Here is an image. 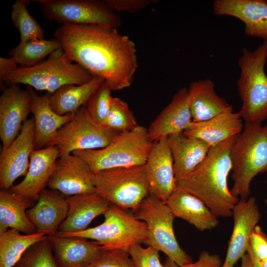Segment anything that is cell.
I'll list each match as a JSON object with an SVG mask.
<instances>
[{"mask_svg":"<svg viewBox=\"0 0 267 267\" xmlns=\"http://www.w3.org/2000/svg\"><path fill=\"white\" fill-rule=\"evenodd\" d=\"M50 21L63 25H95L117 29L121 25L118 13L104 0H33Z\"/></svg>","mask_w":267,"mask_h":267,"instance_id":"cell-10","label":"cell"},{"mask_svg":"<svg viewBox=\"0 0 267 267\" xmlns=\"http://www.w3.org/2000/svg\"><path fill=\"white\" fill-rule=\"evenodd\" d=\"M105 81L95 76L82 85H67L50 95L49 103L52 109L60 115L75 113L86 106L89 99L101 84Z\"/></svg>","mask_w":267,"mask_h":267,"instance_id":"cell-29","label":"cell"},{"mask_svg":"<svg viewBox=\"0 0 267 267\" xmlns=\"http://www.w3.org/2000/svg\"><path fill=\"white\" fill-rule=\"evenodd\" d=\"M128 252L134 267H164L159 260V251L154 247L143 248L140 244H136Z\"/></svg>","mask_w":267,"mask_h":267,"instance_id":"cell-37","label":"cell"},{"mask_svg":"<svg viewBox=\"0 0 267 267\" xmlns=\"http://www.w3.org/2000/svg\"><path fill=\"white\" fill-rule=\"evenodd\" d=\"M222 263L217 254H212L207 251L200 253L199 258L195 262L178 266L168 257L163 265L164 267H221Z\"/></svg>","mask_w":267,"mask_h":267,"instance_id":"cell-40","label":"cell"},{"mask_svg":"<svg viewBox=\"0 0 267 267\" xmlns=\"http://www.w3.org/2000/svg\"><path fill=\"white\" fill-rule=\"evenodd\" d=\"M60 48L56 39L44 38L20 42L8 54L21 67H31L46 59L51 53Z\"/></svg>","mask_w":267,"mask_h":267,"instance_id":"cell-31","label":"cell"},{"mask_svg":"<svg viewBox=\"0 0 267 267\" xmlns=\"http://www.w3.org/2000/svg\"><path fill=\"white\" fill-rule=\"evenodd\" d=\"M59 157V151L54 146L35 149L31 154L28 170L24 178L8 191L36 201L40 193L48 185Z\"/></svg>","mask_w":267,"mask_h":267,"instance_id":"cell-17","label":"cell"},{"mask_svg":"<svg viewBox=\"0 0 267 267\" xmlns=\"http://www.w3.org/2000/svg\"><path fill=\"white\" fill-rule=\"evenodd\" d=\"M176 181L191 173L205 159L211 147L204 140L183 132L168 136Z\"/></svg>","mask_w":267,"mask_h":267,"instance_id":"cell-26","label":"cell"},{"mask_svg":"<svg viewBox=\"0 0 267 267\" xmlns=\"http://www.w3.org/2000/svg\"><path fill=\"white\" fill-rule=\"evenodd\" d=\"M231 156L233 184L230 191L235 197L246 200L252 179L259 174L267 173V123L245 122Z\"/></svg>","mask_w":267,"mask_h":267,"instance_id":"cell-3","label":"cell"},{"mask_svg":"<svg viewBox=\"0 0 267 267\" xmlns=\"http://www.w3.org/2000/svg\"><path fill=\"white\" fill-rule=\"evenodd\" d=\"M95 76L77 63H73L59 48L46 59L31 67L19 66L0 79L2 89L6 85L24 84L50 94L67 85H82Z\"/></svg>","mask_w":267,"mask_h":267,"instance_id":"cell-4","label":"cell"},{"mask_svg":"<svg viewBox=\"0 0 267 267\" xmlns=\"http://www.w3.org/2000/svg\"><path fill=\"white\" fill-rule=\"evenodd\" d=\"M134 212L135 217L147 226L144 244L161 251L178 266L192 262L176 239L174 230L175 217L165 202L150 194Z\"/></svg>","mask_w":267,"mask_h":267,"instance_id":"cell-8","label":"cell"},{"mask_svg":"<svg viewBox=\"0 0 267 267\" xmlns=\"http://www.w3.org/2000/svg\"><path fill=\"white\" fill-rule=\"evenodd\" d=\"M19 232L10 228L0 233V267H15L30 246L46 237L38 232L23 235Z\"/></svg>","mask_w":267,"mask_h":267,"instance_id":"cell-30","label":"cell"},{"mask_svg":"<svg viewBox=\"0 0 267 267\" xmlns=\"http://www.w3.org/2000/svg\"><path fill=\"white\" fill-rule=\"evenodd\" d=\"M240 267H252L250 256L247 253L241 258Z\"/></svg>","mask_w":267,"mask_h":267,"instance_id":"cell-42","label":"cell"},{"mask_svg":"<svg viewBox=\"0 0 267 267\" xmlns=\"http://www.w3.org/2000/svg\"><path fill=\"white\" fill-rule=\"evenodd\" d=\"M259 262L261 267H267V259Z\"/></svg>","mask_w":267,"mask_h":267,"instance_id":"cell-43","label":"cell"},{"mask_svg":"<svg viewBox=\"0 0 267 267\" xmlns=\"http://www.w3.org/2000/svg\"><path fill=\"white\" fill-rule=\"evenodd\" d=\"M119 133L94 123L84 106L75 113L70 122L58 130L47 146L55 147L60 157L77 150L104 148Z\"/></svg>","mask_w":267,"mask_h":267,"instance_id":"cell-11","label":"cell"},{"mask_svg":"<svg viewBox=\"0 0 267 267\" xmlns=\"http://www.w3.org/2000/svg\"><path fill=\"white\" fill-rule=\"evenodd\" d=\"M112 89L104 81L89 99L85 107L88 115L95 124L102 125L110 109Z\"/></svg>","mask_w":267,"mask_h":267,"instance_id":"cell-35","label":"cell"},{"mask_svg":"<svg viewBox=\"0 0 267 267\" xmlns=\"http://www.w3.org/2000/svg\"><path fill=\"white\" fill-rule=\"evenodd\" d=\"M233 227L226 255L221 267H233L247 253L250 236L261 218L255 197L240 199L232 211Z\"/></svg>","mask_w":267,"mask_h":267,"instance_id":"cell-14","label":"cell"},{"mask_svg":"<svg viewBox=\"0 0 267 267\" xmlns=\"http://www.w3.org/2000/svg\"><path fill=\"white\" fill-rule=\"evenodd\" d=\"M153 144L147 129L138 125L131 131L119 133L104 148L72 153L82 158L96 174L112 168L144 165Z\"/></svg>","mask_w":267,"mask_h":267,"instance_id":"cell-5","label":"cell"},{"mask_svg":"<svg viewBox=\"0 0 267 267\" xmlns=\"http://www.w3.org/2000/svg\"><path fill=\"white\" fill-rule=\"evenodd\" d=\"M36 202L8 190L0 189V233L8 228L17 229L25 234L37 232L26 213L27 210Z\"/></svg>","mask_w":267,"mask_h":267,"instance_id":"cell-28","label":"cell"},{"mask_svg":"<svg viewBox=\"0 0 267 267\" xmlns=\"http://www.w3.org/2000/svg\"><path fill=\"white\" fill-rule=\"evenodd\" d=\"M265 202L266 204L267 205V198L265 199Z\"/></svg>","mask_w":267,"mask_h":267,"instance_id":"cell-44","label":"cell"},{"mask_svg":"<svg viewBox=\"0 0 267 267\" xmlns=\"http://www.w3.org/2000/svg\"><path fill=\"white\" fill-rule=\"evenodd\" d=\"M188 90L179 89L170 103L150 124L148 135L153 142L183 132L192 122L187 100Z\"/></svg>","mask_w":267,"mask_h":267,"instance_id":"cell-20","label":"cell"},{"mask_svg":"<svg viewBox=\"0 0 267 267\" xmlns=\"http://www.w3.org/2000/svg\"><path fill=\"white\" fill-rule=\"evenodd\" d=\"M138 125L128 104L113 97L110 109L102 126L119 133L129 131Z\"/></svg>","mask_w":267,"mask_h":267,"instance_id":"cell-34","label":"cell"},{"mask_svg":"<svg viewBox=\"0 0 267 267\" xmlns=\"http://www.w3.org/2000/svg\"><path fill=\"white\" fill-rule=\"evenodd\" d=\"M30 0H17L12 5L11 19L20 35V42L43 39L44 31L38 21L28 12Z\"/></svg>","mask_w":267,"mask_h":267,"instance_id":"cell-32","label":"cell"},{"mask_svg":"<svg viewBox=\"0 0 267 267\" xmlns=\"http://www.w3.org/2000/svg\"><path fill=\"white\" fill-rule=\"evenodd\" d=\"M145 166L150 194L165 202L176 187L168 137L153 142Z\"/></svg>","mask_w":267,"mask_h":267,"instance_id":"cell-16","label":"cell"},{"mask_svg":"<svg viewBox=\"0 0 267 267\" xmlns=\"http://www.w3.org/2000/svg\"><path fill=\"white\" fill-rule=\"evenodd\" d=\"M52 243L58 267H86L94 261L104 248L94 241L76 237L47 236Z\"/></svg>","mask_w":267,"mask_h":267,"instance_id":"cell-24","label":"cell"},{"mask_svg":"<svg viewBox=\"0 0 267 267\" xmlns=\"http://www.w3.org/2000/svg\"><path fill=\"white\" fill-rule=\"evenodd\" d=\"M31 113V99L27 89L13 84L2 89L0 96V138L6 149L19 134Z\"/></svg>","mask_w":267,"mask_h":267,"instance_id":"cell-15","label":"cell"},{"mask_svg":"<svg viewBox=\"0 0 267 267\" xmlns=\"http://www.w3.org/2000/svg\"><path fill=\"white\" fill-rule=\"evenodd\" d=\"M26 89L30 94L34 116L35 149L43 148L48 146L58 130L70 122L75 113L60 115L50 105V94L39 95L31 87L27 86Z\"/></svg>","mask_w":267,"mask_h":267,"instance_id":"cell-22","label":"cell"},{"mask_svg":"<svg viewBox=\"0 0 267 267\" xmlns=\"http://www.w3.org/2000/svg\"><path fill=\"white\" fill-rule=\"evenodd\" d=\"M248 250L259 262L267 259V236L259 225L250 236Z\"/></svg>","mask_w":267,"mask_h":267,"instance_id":"cell-38","label":"cell"},{"mask_svg":"<svg viewBox=\"0 0 267 267\" xmlns=\"http://www.w3.org/2000/svg\"><path fill=\"white\" fill-rule=\"evenodd\" d=\"M242 119L233 109L205 121L192 122L183 133L201 139L211 147L240 134L242 131Z\"/></svg>","mask_w":267,"mask_h":267,"instance_id":"cell-25","label":"cell"},{"mask_svg":"<svg viewBox=\"0 0 267 267\" xmlns=\"http://www.w3.org/2000/svg\"><path fill=\"white\" fill-rule=\"evenodd\" d=\"M267 41L254 51L246 48L238 64L240 77L237 86L242 105L239 113L245 122L262 123L267 119Z\"/></svg>","mask_w":267,"mask_h":267,"instance_id":"cell-6","label":"cell"},{"mask_svg":"<svg viewBox=\"0 0 267 267\" xmlns=\"http://www.w3.org/2000/svg\"><path fill=\"white\" fill-rule=\"evenodd\" d=\"M213 8L216 15L242 21L247 35L267 41V0H215Z\"/></svg>","mask_w":267,"mask_h":267,"instance_id":"cell-18","label":"cell"},{"mask_svg":"<svg viewBox=\"0 0 267 267\" xmlns=\"http://www.w3.org/2000/svg\"><path fill=\"white\" fill-rule=\"evenodd\" d=\"M114 11L136 13L141 11L156 0H104Z\"/></svg>","mask_w":267,"mask_h":267,"instance_id":"cell-39","label":"cell"},{"mask_svg":"<svg viewBox=\"0 0 267 267\" xmlns=\"http://www.w3.org/2000/svg\"><path fill=\"white\" fill-rule=\"evenodd\" d=\"M187 100L192 122L209 120L233 109L216 93L215 84L209 79L192 82L189 86Z\"/></svg>","mask_w":267,"mask_h":267,"instance_id":"cell-27","label":"cell"},{"mask_svg":"<svg viewBox=\"0 0 267 267\" xmlns=\"http://www.w3.org/2000/svg\"><path fill=\"white\" fill-rule=\"evenodd\" d=\"M33 118L27 119L21 131L11 144L0 154V188L8 190L15 180L26 175L30 157L35 149Z\"/></svg>","mask_w":267,"mask_h":267,"instance_id":"cell-12","label":"cell"},{"mask_svg":"<svg viewBox=\"0 0 267 267\" xmlns=\"http://www.w3.org/2000/svg\"><path fill=\"white\" fill-rule=\"evenodd\" d=\"M86 267H134L129 253L121 249H105Z\"/></svg>","mask_w":267,"mask_h":267,"instance_id":"cell-36","label":"cell"},{"mask_svg":"<svg viewBox=\"0 0 267 267\" xmlns=\"http://www.w3.org/2000/svg\"><path fill=\"white\" fill-rule=\"evenodd\" d=\"M95 175L82 158L72 153L57 160L47 186L69 196L92 193Z\"/></svg>","mask_w":267,"mask_h":267,"instance_id":"cell-13","label":"cell"},{"mask_svg":"<svg viewBox=\"0 0 267 267\" xmlns=\"http://www.w3.org/2000/svg\"><path fill=\"white\" fill-rule=\"evenodd\" d=\"M52 189H44L35 204L26 213L36 228V232L46 236L55 235L61 224L67 217L66 197Z\"/></svg>","mask_w":267,"mask_h":267,"instance_id":"cell-19","label":"cell"},{"mask_svg":"<svg viewBox=\"0 0 267 267\" xmlns=\"http://www.w3.org/2000/svg\"><path fill=\"white\" fill-rule=\"evenodd\" d=\"M18 64L12 58L0 57V79L18 68Z\"/></svg>","mask_w":267,"mask_h":267,"instance_id":"cell-41","label":"cell"},{"mask_svg":"<svg viewBox=\"0 0 267 267\" xmlns=\"http://www.w3.org/2000/svg\"><path fill=\"white\" fill-rule=\"evenodd\" d=\"M237 135L211 147L199 165L176 181L177 187L199 198L218 218L231 217L240 200L232 195L227 186L232 168L231 150Z\"/></svg>","mask_w":267,"mask_h":267,"instance_id":"cell-2","label":"cell"},{"mask_svg":"<svg viewBox=\"0 0 267 267\" xmlns=\"http://www.w3.org/2000/svg\"><path fill=\"white\" fill-rule=\"evenodd\" d=\"M67 216L58 231L76 233L86 230L97 217L106 213L110 202L96 192L66 197Z\"/></svg>","mask_w":267,"mask_h":267,"instance_id":"cell-21","label":"cell"},{"mask_svg":"<svg viewBox=\"0 0 267 267\" xmlns=\"http://www.w3.org/2000/svg\"><path fill=\"white\" fill-rule=\"evenodd\" d=\"M175 218L182 219L200 231L211 230L219 223L217 217L196 196L176 186L165 202Z\"/></svg>","mask_w":267,"mask_h":267,"instance_id":"cell-23","label":"cell"},{"mask_svg":"<svg viewBox=\"0 0 267 267\" xmlns=\"http://www.w3.org/2000/svg\"><path fill=\"white\" fill-rule=\"evenodd\" d=\"M54 35L69 59L103 79L112 90L132 85L138 67L135 44L117 29L63 25Z\"/></svg>","mask_w":267,"mask_h":267,"instance_id":"cell-1","label":"cell"},{"mask_svg":"<svg viewBox=\"0 0 267 267\" xmlns=\"http://www.w3.org/2000/svg\"><path fill=\"white\" fill-rule=\"evenodd\" d=\"M51 241L46 237L30 246L22 255L16 267H58Z\"/></svg>","mask_w":267,"mask_h":267,"instance_id":"cell-33","label":"cell"},{"mask_svg":"<svg viewBox=\"0 0 267 267\" xmlns=\"http://www.w3.org/2000/svg\"><path fill=\"white\" fill-rule=\"evenodd\" d=\"M95 192L110 203L134 212L150 195L145 166L115 168L95 175Z\"/></svg>","mask_w":267,"mask_h":267,"instance_id":"cell-9","label":"cell"},{"mask_svg":"<svg viewBox=\"0 0 267 267\" xmlns=\"http://www.w3.org/2000/svg\"><path fill=\"white\" fill-rule=\"evenodd\" d=\"M104 217L103 222L95 227L76 233L57 232L56 235L91 239L105 249H121L127 252L132 246L143 243L146 239V223L124 209L111 203Z\"/></svg>","mask_w":267,"mask_h":267,"instance_id":"cell-7","label":"cell"}]
</instances>
